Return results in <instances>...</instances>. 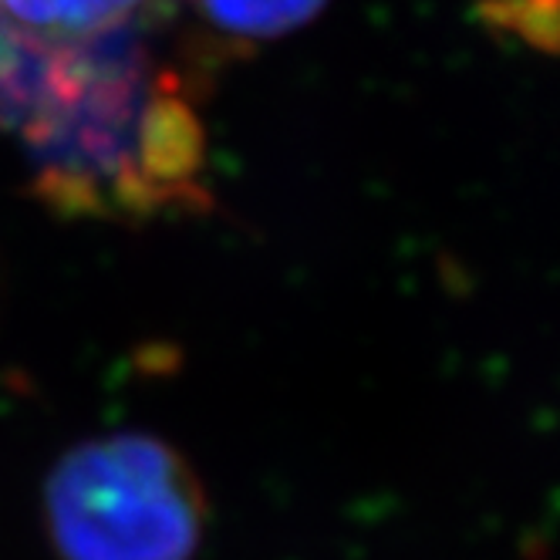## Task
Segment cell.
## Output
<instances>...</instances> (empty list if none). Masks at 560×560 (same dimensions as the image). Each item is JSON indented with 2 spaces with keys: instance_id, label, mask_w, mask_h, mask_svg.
<instances>
[{
  "instance_id": "6da1fadb",
  "label": "cell",
  "mask_w": 560,
  "mask_h": 560,
  "mask_svg": "<svg viewBox=\"0 0 560 560\" xmlns=\"http://www.w3.org/2000/svg\"><path fill=\"white\" fill-rule=\"evenodd\" d=\"M210 500L163 435L108 432L71 446L45 479V527L58 560H192Z\"/></svg>"
},
{
  "instance_id": "7a4b0ae2",
  "label": "cell",
  "mask_w": 560,
  "mask_h": 560,
  "mask_svg": "<svg viewBox=\"0 0 560 560\" xmlns=\"http://www.w3.org/2000/svg\"><path fill=\"white\" fill-rule=\"evenodd\" d=\"M155 0H0V27L48 51H85L136 37Z\"/></svg>"
},
{
  "instance_id": "3957f363",
  "label": "cell",
  "mask_w": 560,
  "mask_h": 560,
  "mask_svg": "<svg viewBox=\"0 0 560 560\" xmlns=\"http://www.w3.org/2000/svg\"><path fill=\"white\" fill-rule=\"evenodd\" d=\"M192 4L233 42L254 45L304 27L328 0H192Z\"/></svg>"
}]
</instances>
